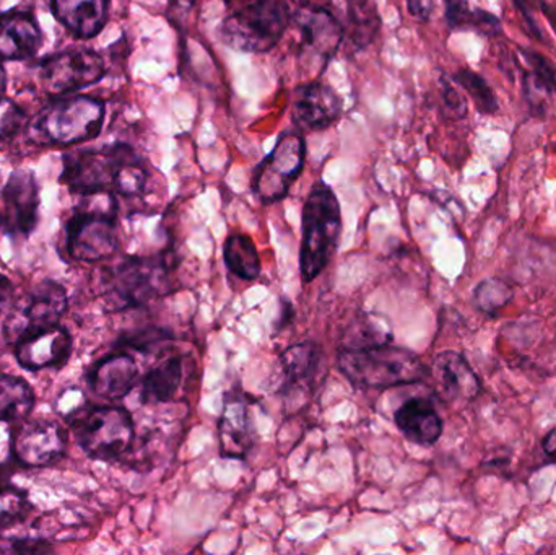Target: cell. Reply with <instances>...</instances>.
Masks as SVG:
<instances>
[{
  "instance_id": "cell-1",
  "label": "cell",
  "mask_w": 556,
  "mask_h": 555,
  "mask_svg": "<svg viewBox=\"0 0 556 555\" xmlns=\"http://www.w3.org/2000/svg\"><path fill=\"white\" fill-rule=\"evenodd\" d=\"M337 364L343 377L363 390L414 384L428 375L417 354L391 342L366 348H340Z\"/></svg>"
},
{
  "instance_id": "cell-2",
  "label": "cell",
  "mask_w": 556,
  "mask_h": 555,
  "mask_svg": "<svg viewBox=\"0 0 556 555\" xmlns=\"http://www.w3.org/2000/svg\"><path fill=\"white\" fill-rule=\"evenodd\" d=\"M342 234V212L336 192L316 182L303 209V240L300 273L304 283L313 282L332 260Z\"/></svg>"
},
{
  "instance_id": "cell-3",
  "label": "cell",
  "mask_w": 556,
  "mask_h": 555,
  "mask_svg": "<svg viewBox=\"0 0 556 555\" xmlns=\"http://www.w3.org/2000/svg\"><path fill=\"white\" fill-rule=\"evenodd\" d=\"M80 449L98 462H116L136 442V426L129 411L117 406L77 407L67 416Z\"/></svg>"
},
{
  "instance_id": "cell-4",
  "label": "cell",
  "mask_w": 556,
  "mask_h": 555,
  "mask_svg": "<svg viewBox=\"0 0 556 555\" xmlns=\"http://www.w3.org/2000/svg\"><path fill=\"white\" fill-rule=\"evenodd\" d=\"M65 243L68 254L81 263H98L116 251V201L111 192L85 195L67 224Z\"/></svg>"
},
{
  "instance_id": "cell-5",
  "label": "cell",
  "mask_w": 556,
  "mask_h": 555,
  "mask_svg": "<svg viewBox=\"0 0 556 555\" xmlns=\"http://www.w3.org/2000/svg\"><path fill=\"white\" fill-rule=\"evenodd\" d=\"M287 29L285 0H254L225 16L218 25L217 36L235 51L263 54L276 48Z\"/></svg>"
},
{
  "instance_id": "cell-6",
  "label": "cell",
  "mask_w": 556,
  "mask_h": 555,
  "mask_svg": "<svg viewBox=\"0 0 556 555\" xmlns=\"http://www.w3.org/2000/svg\"><path fill=\"white\" fill-rule=\"evenodd\" d=\"M104 119L103 101L72 97L54 101L33 119L29 137L35 142L71 146L87 142L100 134Z\"/></svg>"
},
{
  "instance_id": "cell-7",
  "label": "cell",
  "mask_w": 556,
  "mask_h": 555,
  "mask_svg": "<svg viewBox=\"0 0 556 555\" xmlns=\"http://www.w3.org/2000/svg\"><path fill=\"white\" fill-rule=\"evenodd\" d=\"M172 256H130L106 280V299L116 310L139 308L172 290Z\"/></svg>"
},
{
  "instance_id": "cell-8",
  "label": "cell",
  "mask_w": 556,
  "mask_h": 555,
  "mask_svg": "<svg viewBox=\"0 0 556 555\" xmlns=\"http://www.w3.org/2000/svg\"><path fill=\"white\" fill-rule=\"evenodd\" d=\"M306 142L300 130H285L278 136L273 152L253 173L254 194L263 204H276L287 198L293 182L303 172Z\"/></svg>"
},
{
  "instance_id": "cell-9",
  "label": "cell",
  "mask_w": 556,
  "mask_h": 555,
  "mask_svg": "<svg viewBox=\"0 0 556 555\" xmlns=\"http://www.w3.org/2000/svg\"><path fill=\"white\" fill-rule=\"evenodd\" d=\"M67 306L68 297L64 286L55 280H42L16 303L3 323V338L13 345L29 332L59 325Z\"/></svg>"
},
{
  "instance_id": "cell-10",
  "label": "cell",
  "mask_w": 556,
  "mask_h": 555,
  "mask_svg": "<svg viewBox=\"0 0 556 555\" xmlns=\"http://www.w3.org/2000/svg\"><path fill=\"white\" fill-rule=\"evenodd\" d=\"M288 26L300 33L304 54H311L326 65L342 46L345 29L342 23L326 9L311 0H285Z\"/></svg>"
},
{
  "instance_id": "cell-11",
  "label": "cell",
  "mask_w": 556,
  "mask_h": 555,
  "mask_svg": "<svg viewBox=\"0 0 556 555\" xmlns=\"http://www.w3.org/2000/svg\"><path fill=\"white\" fill-rule=\"evenodd\" d=\"M129 147L116 146L106 150H85L64 159L62 182L78 194L108 191L114 185V176L121 162L130 152Z\"/></svg>"
},
{
  "instance_id": "cell-12",
  "label": "cell",
  "mask_w": 556,
  "mask_h": 555,
  "mask_svg": "<svg viewBox=\"0 0 556 555\" xmlns=\"http://www.w3.org/2000/svg\"><path fill=\"white\" fill-rule=\"evenodd\" d=\"M13 459L28 468L54 465L67 450V437L52 420L36 419L20 424L10 437Z\"/></svg>"
},
{
  "instance_id": "cell-13",
  "label": "cell",
  "mask_w": 556,
  "mask_h": 555,
  "mask_svg": "<svg viewBox=\"0 0 556 555\" xmlns=\"http://www.w3.org/2000/svg\"><path fill=\"white\" fill-rule=\"evenodd\" d=\"M220 452L224 458L244 459L257 442L254 422L253 398L243 390L228 391L225 394L224 409L218 422Z\"/></svg>"
},
{
  "instance_id": "cell-14",
  "label": "cell",
  "mask_w": 556,
  "mask_h": 555,
  "mask_svg": "<svg viewBox=\"0 0 556 555\" xmlns=\"http://www.w3.org/2000/svg\"><path fill=\"white\" fill-rule=\"evenodd\" d=\"M104 75V62L93 51L61 52L41 65L42 84L51 93H72L97 84Z\"/></svg>"
},
{
  "instance_id": "cell-15",
  "label": "cell",
  "mask_w": 556,
  "mask_h": 555,
  "mask_svg": "<svg viewBox=\"0 0 556 555\" xmlns=\"http://www.w3.org/2000/svg\"><path fill=\"white\" fill-rule=\"evenodd\" d=\"M343 113L342 98L329 85L320 81L301 85L291 103V121L300 133L329 129Z\"/></svg>"
},
{
  "instance_id": "cell-16",
  "label": "cell",
  "mask_w": 556,
  "mask_h": 555,
  "mask_svg": "<svg viewBox=\"0 0 556 555\" xmlns=\"http://www.w3.org/2000/svg\"><path fill=\"white\" fill-rule=\"evenodd\" d=\"M13 348L20 367L28 371H39L67 362L72 352V338L64 326L55 325L23 336Z\"/></svg>"
},
{
  "instance_id": "cell-17",
  "label": "cell",
  "mask_w": 556,
  "mask_h": 555,
  "mask_svg": "<svg viewBox=\"0 0 556 555\" xmlns=\"http://www.w3.org/2000/svg\"><path fill=\"white\" fill-rule=\"evenodd\" d=\"M428 375L433 380L434 393L444 403L473 401L480 394L479 377L459 352H441Z\"/></svg>"
},
{
  "instance_id": "cell-18",
  "label": "cell",
  "mask_w": 556,
  "mask_h": 555,
  "mask_svg": "<svg viewBox=\"0 0 556 555\" xmlns=\"http://www.w3.org/2000/svg\"><path fill=\"white\" fill-rule=\"evenodd\" d=\"M5 205L7 230L20 237H28L38 224L39 188L35 175L15 172L10 175L2 191Z\"/></svg>"
},
{
  "instance_id": "cell-19",
  "label": "cell",
  "mask_w": 556,
  "mask_h": 555,
  "mask_svg": "<svg viewBox=\"0 0 556 555\" xmlns=\"http://www.w3.org/2000/svg\"><path fill=\"white\" fill-rule=\"evenodd\" d=\"M88 384L101 400L117 401L126 398L139 380L137 362L124 352L108 355L88 370Z\"/></svg>"
},
{
  "instance_id": "cell-20",
  "label": "cell",
  "mask_w": 556,
  "mask_h": 555,
  "mask_svg": "<svg viewBox=\"0 0 556 555\" xmlns=\"http://www.w3.org/2000/svg\"><path fill=\"white\" fill-rule=\"evenodd\" d=\"M395 426L415 445L430 446L443 433V419L427 398H412L395 411Z\"/></svg>"
},
{
  "instance_id": "cell-21",
  "label": "cell",
  "mask_w": 556,
  "mask_h": 555,
  "mask_svg": "<svg viewBox=\"0 0 556 555\" xmlns=\"http://www.w3.org/2000/svg\"><path fill=\"white\" fill-rule=\"evenodd\" d=\"M52 10L78 38H93L108 22V0H52Z\"/></svg>"
},
{
  "instance_id": "cell-22",
  "label": "cell",
  "mask_w": 556,
  "mask_h": 555,
  "mask_svg": "<svg viewBox=\"0 0 556 555\" xmlns=\"http://www.w3.org/2000/svg\"><path fill=\"white\" fill-rule=\"evenodd\" d=\"M41 46V31L33 16L7 13L0 16V59H25Z\"/></svg>"
},
{
  "instance_id": "cell-23",
  "label": "cell",
  "mask_w": 556,
  "mask_h": 555,
  "mask_svg": "<svg viewBox=\"0 0 556 555\" xmlns=\"http://www.w3.org/2000/svg\"><path fill=\"white\" fill-rule=\"evenodd\" d=\"M320 358V348L313 342H301L288 348L280 357L283 374L281 391L291 394L298 388L311 387L319 371Z\"/></svg>"
},
{
  "instance_id": "cell-24",
  "label": "cell",
  "mask_w": 556,
  "mask_h": 555,
  "mask_svg": "<svg viewBox=\"0 0 556 555\" xmlns=\"http://www.w3.org/2000/svg\"><path fill=\"white\" fill-rule=\"evenodd\" d=\"M185 378V361L181 355H172L156 364L143 377L140 388V403H169L175 400Z\"/></svg>"
},
{
  "instance_id": "cell-25",
  "label": "cell",
  "mask_w": 556,
  "mask_h": 555,
  "mask_svg": "<svg viewBox=\"0 0 556 555\" xmlns=\"http://www.w3.org/2000/svg\"><path fill=\"white\" fill-rule=\"evenodd\" d=\"M446 22L451 29H473L483 36L502 35V20L495 13L472 9L469 0H444Z\"/></svg>"
},
{
  "instance_id": "cell-26",
  "label": "cell",
  "mask_w": 556,
  "mask_h": 555,
  "mask_svg": "<svg viewBox=\"0 0 556 555\" xmlns=\"http://www.w3.org/2000/svg\"><path fill=\"white\" fill-rule=\"evenodd\" d=\"M35 407V393L28 381L0 374V422H16L28 417Z\"/></svg>"
},
{
  "instance_id": "cell-27",
  "label": "cell",
  "mask_w": 556,
  "mask_h": 555,
  "mask_svg": "<svg viewBox=\"0 0 556 555\" xmlns=\"http://www.w3.org/2000/svg\"><path fill=\"white\" fill-rule=\"evenodd\" d=\"M224 260L230 273L253 282L261 276V257L256 244L247 235H231L224 244Z\"/></svg>"
},
{
  "instance_id": "cell-28",
  "label": "cell",
  "mask_w": 556,
  "mask_h": 555,
  "mask_svg": "<svg viewBox=\"0 0 556 555\" xmlns=\"http://www.w3.org/2000/svg\"><path fill=\"white\" fill-rule=\"evenodd\" d=\"M350 38L356 48H365L378 35L381 18L372 0H345Z\"/></svg>"
},
{
  "instance_id": "cell-29",
  "label": "cell",
  "mask_w": 556,
  "mask_h": 555,
  "mask_svg": "<svg viewBox=\"0 0 556 555\" xmlns=\"http://www.w3.org/2000/svg\"><path fill=\"white\" fill-rule=\"evenodd\" d=\"M392 332L382 316L366 313L356 318L343 336V348H366V345L388 344Z\"/></svg>"
},
{
  "instance_id": "cell-30",
  "label": "cell",
  "mask_w": 556,
  "mask_h": 555,
  "mask_svg": "<svg viewBox=\"0 0 556 555\" xmlns=\"http://www.w3.org/2000/svg\"><path fill=\"white\" fill-rule=\"evenodd\" d=\"M453 81L469 93L470 100L473 101V106L479 113H498V98L482 75L470 71V68H459L453 75Z\"/></svg>"
},
{
  "instance_id": "cell-31",
  "label": "cell",
  "mask_w": 556,
  "mask_h": 555,
  "mask_svg": "<svg viewBox=\"0 0 556 555\" xmlns=\"http://www.w3.org/2000/svg\"><path fill=\"white\" fill-rule=\"evenodd\" d=\"M147 182H149V172L130 150L117 168L113 188L124 198H136L146 191Z\"/></svg>"
},
{
  "instance_id": "cell-32",
  "label": "cell",
  "mask_w": 556,
  "mask_h": 555,
  "mask_svg": "<svg viewBox=\"0 0 556 555\" xmlns=\"http://www.w3.org/2000/svg\"><path fill=\"white\" fill-rule=\"evenodd\" d=\"M473 299L479 310L486 315L495 316L511 302L513 289L505 280L486 279L477 286Z\"/></svg>"
},
{
  "instance_id": "cell-33",
  "label": "cell",
  "mask_w": 556,
  "mask_h": 555,
  "mask_svg": "<svg viewBox=\"0 0 556 555\" xmlns=\"http://www.w3.org/2000/svg\"><path fill=\"white\" fill-rule=\"evenodd\" d=\"M29 510L31 502L25 491L13 485H0V528L20 524L25 520Z\"/></svg>"
},
{
  "instance_id": "cell-34",
  "label": "cell",
  "mask_w": 556,
  "mask_h": 555,
  "mask_svg": "<svg viewBox=\"0 0 556 555\" xmlns=\"http://www.w3.org/2000/svg\"><path fill=\"white\" fill-rule=\"evenodd\" d=\"M522 58L531 65L529 77L544 93L556 94V67L545 55L534 49L519 48Z\"/></svg>"
},
{
  "instance_id": "cell-35",
  "label": "cell",
  "mask_w": 556,
  "mask_h": 555,
  "mask_svg": "<svg viewBox=\"0 0 556 555\" xmlns=\"http://www.w3.org/2000/svg\"><path fill=\"white\" fill-rule=\"evenodd\" d=\"M169 339H172L169 332L159 328H149L134 332V335L124 336L121 339V344L124 345V349H132V351L142 352V354H153V352L162 349V345Z\"/></svg>"
},
{
  "instance_id": "cell-36",
  "label": "cell",
  "mask_w": 556,
  "mask_h": 555,
  "mask_svg": "<svg viewBox=\"0 0 556 555\" xmlns=\"http://www.w3.org/2000/svg\"><path fill=\"white\" fill-rule=\"evenodd\" d=\"M23 123V111L13 101L0 97V139L10 136Z\"/></svg>"
},
{
  "instance_id": "cell-37",
  "label": "cell",
  "mask_w": 556,
  "mask_h": 555,
  "mask_svg": "<svg viewBox=\"0 0 556 555\" xmlns=\"http://www.w3.org/2000/svg\"><path fill=\"white\" fill-rule=\"evenodd\" d=\"M443 104L444 111H446L447 116L453 117V119L459 121L464 119L467 114V103L464 100L463 94L457 91V88L454 87L453 84H450L447 80H443Z\"/></svg>"
},
{
  "instance_id": "cell-38",
  "label": "cell",
  "mask_w": 556,
  "mask_h": 555,
  "mask_svg": "<svg viewBox=\"0 0 556 555\" xmlns=\"http://www.w3.org/2000/svg\"><path fill=\"white\" fill-rule=\"evenodd\" d=\"M513 2H515L516 9H518L519 15H521L529 35L538 39V41H544V33H542L541 26H539L538 20H535L531 2H529V0H513Z\"/></svg>"
},
{
  "instance_id": "cell-39",
  "label": "cell",
  "mask_w": 556,
  "mask_h": 555,
  "mask_svg": "<svg viewBox=\"0 0 556 555\" xmlns=\"http://www.w3.org/2000/svg\"><path fill=\"white\" fill-rule=\"evenodd\" d=\"M434 9H437L434 0H407L408 12L420 22H430Z\"/></svg>"
},
{
  "instance_id": "cell-40",
  "label": "cell",
  "mask_w": 556,
  "mask_h": 555,
  "mask_svg": "<svg viewBox=\"0 0 556 555\" xmlns=\"http://www.w3.org/2000/svg\"><path fill=\"white\" fill-rule=\"evenodd\" d=\"M13 550L16 553H46V551H49V546L42 541H18V543L13 544Z\"/></svg>"
},
{
  "instance_id": "cell-41",
  "label": "cell",
  "mask_w": 556,
  "mask_h": 555,
  "mask_svg": "<svg viewBox=\"0 0 556 555\" xmlns=\"http://www.w3.org/2000/svg\"><path fill=\"white\" fill-rule=\"evenodd\" d=\"M542 450L552 463H556V427L542 440Z\"/></svg>"
},
{
  "instance_id": "cell-42",
  "label": "cell",
  "mask_w": 556,
  "mask_h": 555,
  "mask_svg": "<svg viewBox=\"0 0 556 555\" xmlns=\"http://www.w3.org/2000/svg\"><path fill=\"white\" fill-rule=\"evenodd\" d=\"M281 303H283V306L280 308V318H278L276 325V329H278V331L287 328V326L290 325L291 319H293V305H291L290 302H287V300H281Z\"/></svg>"
},
{
  "instance_id": "cell-43",
  "label": "cell",
  "mask_w": 556,
  "mask_h": 555,
  "mask_svg": "<svg viewBox=\"0 0 556 555\" xmlns=\"http://www.w3.org/2000/svg\"><path fill=\"white\" fill-rule=\"evenodd\" d=\"M10 290H12V287H10V280L0 274V310H2L3 303L7 302V299H9Z\"/></svg>"
},
{
  "instance_id": "cell-44",
  "label": "cell",
  "mask_w": 556,
  "mask_h": 555,
  "mask_svg": "<svg viewBox=\"0 0 556 555\" xmlns=\"http://www.w3.org/2000/svg\"><path fill=\"white\" fill-rule=\"evenodd\" d=\"M7 77L5 71H3L2 65H0V97H2L3 91H5Z\"/></svg>"
},
{
  "instance_id": "cell-45",
  "label": "cell",
  "mask_w": 556,
  "mask_h": 555,
  "mask_svg": "<svg viewBox=\"0 0 556 555\" xmlns=\"http://www.w3.org/2000/svg\"><path fill=\"white\" fill-rule=\"evenodd\" d=\"M176 5L182 7V9H189L194 5L195 0H175Z\"/></svg>"
},
{
  "instance_id": "cell-46",
  "label": "cell",
  "mask_w": 556,
  "mask_h": 555,
  "mask_svg": "<svg viewBox=\"0 0 556 555\" xmlns=\"http://www.w3.org/2000/svg\"><path fill=\"white\" fill-rule=\"evenodd\" d=\"M227 2H228V0H227Z\"/></svg>"
}]
</instances>
